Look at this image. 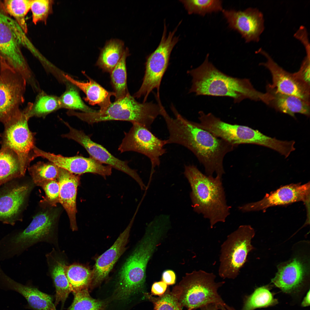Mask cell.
I'll list each match as a JSON object with an SVG mask.
<instances>
[{"label":"cell","instance_id":"6da1fadb","mask_svg":"<svg viewBox=\"0 0 310 310\" xmlns=\"http://www.w3.org/2000/svg\"><path fill=\"white\" fill-rule=\"evenodd\" d=\"M175 117H171L165 110L161 116L169 133L166 144H176L191 151L204 166L206 175L214 173L222 178L225 174L223 161L226 155L237 147L198 127L195 122L181 116L176 108L172 111Z\"/></svg>","mask_w":310,"mask_h":310},{"label":"cell","instance_id":"7a4b0ae2","mask_svg":"<svg viewBox=\"0 0 310 310\" xmlns=\"http://www.w3.org/2000/svg\"><path fill=\"white\" fill-rule=\"evenodd\" d=\"M208 56L199 66L188 71L192 78L189 93L197 96L229 97L235 103L246 99L263 102L265 93L255 89L249 79L233 77L223 73L209 61Z\"/></svg>","mask_w":310,"mask_h":310},{"label":"cell","instance_id":"3957f363","mask_svg":"<svg viewBox=\"0 0 310 310\" xmlns=\"http://www.w3.org/2000/svg\"><path fill=\"white\" fill-rule=\"evenodd\" d=\"M184 174L191 188L194 211L209 220L211 228L225 222L231 207L227 204L222 178L207 176L194 165H185Z\"/></svg>","mask_w":310,"mask_h":310},{"label":"cell","instance_id":"277c9868","mask_svg":"<svg viewBox=\"0 0 310 310\" xmlns=\"http://www.w3.org/2000/svg\"><path fill=\"white\" fill-rule=\"evenodd\" d=\"M57 214L49 210L41 212L24 229L13 230L3 237L0 240V261L18 257L40 242L57 246L58 237L55 230Z\"/></svg>","mask_w":310,"mask_h":310},{"label":"cell","instance_id":"5b68a950","mask_svg":"<svg viewBox=\"0 0 310 310\" xmlns=\"http://www.w3.org/2000/svg\"><path fill=\"white\" fill-rule=\"evenodd\" d=\"M68 114L90 124L111 120L127 121L138 123L150 130L154 120L161 115V111L158 103H140L129 92L102 110L90 113L69 111Z\"/></svg>","mask_w":310,"mask_h":310},{"label":"cell","instance_id":"8992f818","mask_svg":"<svg viewBox=\"0 0 310 310\" xmlns=\"http://www.w3.org/2000/svg\"><path fill=\"white\" fill-rule=\"evenodd\" d=\"M216 278L213 273L194 270L186 273L171 292L187 310H196L210 304L223 306L226 304L218 291L225 282H216Z\"/></svg>","mask_w":310,"mask_h":310},{"label":"cell","instance_id":"52a82bcc","mask_svg":"<svg viewBox=\"0 0 310 310\" xmlns=\"http://www.w3.org/2000/svg\"><path fill=\"white\" fill-rule=\"evenodd\" d=\"M0 8V61L20 74L30 83L35 77L26 61L20 46L26 39L25 33L14 20Z\"/></svg>","mask_w":310,"mask_h":310},{"label":"cell","instance_id":"ba28073f","mask_svg":"<svg viewBox=\"0 0 310 310\" xmlns=\"http://www.w3.org/2000/svg\"><path fill=\"white\" fill-rule=\"evenodd\" d=\"M255 232L249 225H242L227 237L221 245L218 274L221 278L234 279L246 262L253 247L251 243Z\"/></svg>","mask_w":310,"mask_h":310},{"label":"cell","instance_id":"9c48e42d","mask_svg":"<svg viewBox=\"0 0 310 310\" xmlns=\"http://www.w3.org/2000/svg\"><path fill=\"white\" fill-rule=\"evenodd\" d=\"M181 22L172 31L166 35L167 27L165 21L160 41L156 50L148 55L145 63V70L142 84L134 94V98L143 97V102L153 90L159 92L162 79L168 66L171 52L179 40V37L175 36Z\"/></svg>","mask_w":310,"mask_h":310},{"label":"cell","instance_id":"30bf717a","mask_svg":"<svg viewBox=\"0 0 310 310\" xmlns=\"http://www.w3.org/2000/svg\"><path fill=\"white\" fill-rule=\"evenodd\" d=\"M29 119L25 109H20L3 124L4 130L0 134L1 146L15 153L25 173L30 162L35 158L34 133L29 128Z\"/></svg>","mask_w":310,"mask_h":310},{"label":"cell","instance_id":"8fae6325","mask_svg":"<svg viewBox=\"0 0 310 310\" xmlns=\"http://www.w3.org/2000/svg\"><path fill=\"white\" fill-rule=\"evenodd\" d=\"M132 123L129 131L125 133L118 150L121 153L136 152L147 157L151 162L152 173L154 168L159 166L160 157L166 152L164 148L165 140L158 138L150 129L138 123Z\"/></svg>","mask_w":310,"mask_h":310},{"label":"cell","instance_id":"7c38bea8","mask_svg":"<svg viewBox=\"0 0 310 310\" xmlns=\"http://www.w3.org/2000/svg\"><path fill=\"white\" fill-rule=\"evenodd\" d=\"M0 122L4 124L25 101L27 82L20 74L0 61Z\"/></svg>","mask_w":310,"mask_h":310},{"label":"cell","instance_id":"4fadbf2b","mask_svg":"<svg viewBox=\"0 0 310 310\" xmlns=\"http://www.w3.org/2000/svg\"><path fill=\"white\" fill-rule=\"evenodd\" d=\"M16 179L0 187V222L14 226L22 220V216L28 195L30 184Z\"/></svg>","mask_w":310,"mask_h":310},{"label":"cell","instance_id":"5bb4252c","mask_svg":"<svg viewBox=\"0 0 310 310\" xmlns=\"http://www.w3.org/2000/svg\"><path fill=\"white\" fill-rule=\"evenodd\" d=\"M64 123L69 131L68 133L62 135V137L75 141L85 148L90 157L102 164H107L125 173L134 179L140 186L144 185V183L136 171L131 168L127 161L115 157L102 145L92 141L83 131L73 128L67 122Z\"/></svg>","mask_w":310,"mask_h":310},{"label":"cell","instance_id":"9a60e30c","mask_svg":"<svg viewBox=\"0 0 310 310\" xmlns=\"http://www.w3.org/2000/svg\"><path fill=\"white\" fill-rule=\"evenodd\" d=\"M310 200L309 182L301 184H291L282 186L267 193L261 200L246 204L238 207L243 212L265 210L272 206L290 204L299 201L308 205Z\"/></svg>","mask_w":310,"mask_h":310},{"label":"cell","instance_id":"2e32d148","mask_svg":"<svg viewBox=\"0 0 310 310\" xmlns=\"http://www.w3.org/2000/svg\"><path fill=\"white\" fill-rule=\"evenodd\" d=\"M257 53L264 55L266 59L265 62L260 63L270 72L272 79L271 85L279 92L299 98L309 102L310 85L300 80L295 73H290L279 65L271 56L262 48Z\"/></svg>","mask_w":310,"mask_h":310},{"label":"cell","instance_id":"e0dca14e","mask_svg":"<svg viewBox=\"0 0 310 310\" xmlns=\"http://www.w3.org/2000/svg\"><path fill=\"white\" fill-rule=\"evenodd\" d=\"M222 11L229 27L239 33L246 42L259 41L265 28L264 15L259 9L249 7L243 11L223 9Z\"/></svg>","mask_w":310,"mask_h":310},{"label":"cell","instance_id":"ac0fdd59","mask_svg":"<svg viewBox=\"0 0 310 310\" xmlns=\"http://www.w3.org/2000/svg\"><path fill=\"white\" fill-rule=\"evenodd\" d=\"M35 157L46 158L58 167L65 169L75 175H80L86 173L100 175L106 177L111 175L112 167L102 164L90 156H81L65 157L60 155L45 152L35 147Z\"/></svg>","mask_w":310,"mask_h":310},{"label":"cell","instance_id":"d6986e66","mask_svg":"<svg viewBox=\"0 0 310 310\" xmlns=\"http://www.w3.org/2000/svg\"><path fill=\"white\" fill-rule=\"evenodd\" d=\"M133 219L134 218L132 219L113 244L97 259L92 271L91 287L98 285L106 278L115 263L124 252Z\"/></svg>","mask_w":310,"mask_h":310},{"label":"cell","instance_id":"ffe728a7","mask_svg":"<svg viewBox=\"0 0 310 310\" xmlns=\"http://www.w3.org/2000/svg\"><path fill=\"white\" fill-rule=\"evenodd\" d=\"M0 289L18 292L26 299L29 307L34 310H57L50 295L16 281L4 271L0 272Z\"/></svg>","mask_w":310,"mask_h":310},{"label":"cell","instance_id":"44dd1931","mask_svg":"<svg viewBox=\"0 0 310 310\" xmlns=\"http://www.w3.org/2000/svg\"><path fill=\"white\" fill-rule=\"evenodd\" d=\"M58 171L57 179L60 187L59 202L67 214L71 229L73 231H76L78 230L76 199L78 187L80 183V175L73 174L59 167Z\"/></svg>","mask_w":310,"mask_h":310},{"label":"cell","instance_id":"7402d4cb","mask_svg":"<svg viewBox=\"0 0 310 310\" xmlns=\"http://www.w3.org/2000/svg\"><path fill=\"white\" fill-rule=\"evenodd\" d=\"M49 270L54 284L55 289V305L59 302L62 308L71 291L65 272L67 265V258L64 253L53 248L46 255Z\"/></svg>","mask_w":310,"mask_h":310},{"label":"cell","instance_id":"603a6c76","mask_svg":"<svg viewBox=\"0 0 310 310\" xmlns=\"http://www.w3.org/2000/svg\"><path fill=\"white\" fill-rule=\"evenodd\" d=\"M264 103L276 111L295 117V113L307 116L310 114L309 102L298 97L282 93L270 84L266 86Z\"/></svg>","mask_w":310,"mask_h":310},{"label":"cell","instance_id":"cb8c5ba5","mask_svg":"<svg viewBox=\"0 0 310 310\" xmlns=\"http://www.w3.org/2000/svg\"><path fill=\"white\" fill-rule=\"evenodd\" d=\"M305 274V268L296 258L278 269L272 282L283 292L287 293L296 291L301 284Z\"/></svg>","mask_w":310,"mask_h":310},{"label":"cell","instance_id":"d4e9b609","mask_svg":"<svg viewBox=\"0 0 310 310\" xmlns=\"http://www.w3.org/2000/svg\"><path fill=\"white\" fill-rule=\"evenodd\" d=\"M82 73L88 79L89 82H84L77 80L66 73L64 76L68 81L85 94L86 97L84 98L85 101L92 105H98L100 110L106 108L111 103V97L115 96V93L107 91L85 73Z\"/></svg>","mask_w":310,"mask_h":310},{"label":"cell","instance_id":"484cf974","mask_svg":"<svg viewBox=\"0 0 310 310\" xmlns=\"http://www.w3.org/2000/svg\"><path fill=\"white\" fill-rule=\"evenodd\" d=\"M18 159L12 150L2 147L0 150V187L14 179L24 176Z\"/></svg>","mask_w":310,"mask_h":310},{"label":"cell","instance_id":"4316f807","mask_svg":"<svg viewBox=\"0 0 310 310\" xmlns=\"http://www.w3.org/2000/svg\"><path fill=\"white\" fill-rule=\"evenodd\" d=\"M122 40L111 39L100 50L96 65L104 72L111 73L121 59L124 51Z\"/></svg>","mask_w":310,"mask_h":310},{"label":"cell","instance_id":"83f0119b","mask_svg":"<svg viewBox=\"0 0 310 310\" xmlns=\"http://www.w3.org/2000/svg\"><path fill=\"white\" fill-rule=\"evenodd\" d=\"M27 115L32 117H45L61 108L59 97L49 94L43 90L38 93L34 102H29L25 108Z\"/></svg>","mask_w":310,"mask_h":310},{"label":"cell","instance_id":"f1b7e54d","mask_svg":"<svg viewBox=\"0 0 310 310\" xmlns=\"http://www.w3.org/2000/svg\"><path fill=\"white\" fill-rule=\"evenodd\" d=\"M65 272L73 293L91 287L92 271L87 267L76 263L68 264L65 267Z\"/></svg>","mask_w":310,"mask_h":310},{"label":"cell","instance_id":"f546056e","mask_svg":"<svg viewBox=\"0 0 310 310\" xmlns=\"http://www.w3.org/2000/svg\"><path fill=\"white\" fill-rule=\"evenodd\" d=\"M129 55L126 48L120 60L110 73L111 82L115 93V100L122 98L128 93L127 86L126 59Z\"/></svg>","mask_w":310,"mask_h":310},{"label":"cell","instance_id":"4dcf8cb0","mask_svg":"<svg viewBox=\"0 0 310 310\" xmlns=\"http://www.w3.org/2000/svg\"><path fill=\"white\" fill-rule=\"evenodd\" d=\"M65 92L59 96L61 108L82 112H93L96 110L87 106L83 101L80 96L78 88L67 80L65 84Z\"/></svg>","mask_w":310,"mask_h":310},{"label":"cell","instance_id":"1f68e13d","mask_svg":"<svg viewBox=\"0 0 310 310\" xmlns=\"http://www.w3.org/2000/svg\"><path fill=\"white\" fill-rule=\"evenodd\" d=\"M278 301L268 287L263 286L256 289L251 295L245 298L241 310H254L259 308L275 305Z\"/></svg>","mask_w":310,"mask_h":310},{"label":"cell","instance_id":"d6a6232c","mask_svg":"<svg viewBox=\"0 0 310 310\" xmlns=\"http://www.w3.org/2000/svg\"><path fill=\"white\" fill-rule=\"evenodd\" d=\"M32 0H5L2 6L5 12L14 18L25 33L28 32L25 16L30 9Z\"/></svg>","mask_w":310,"mask_h":310},{"label":"cell","instance_id":"836d02e7","mask_svg":"<svg viewBox=\"0 0 310 310\" xmlns=\"http://www.w3.org/2000/svg\"><path fill=\"white\" fill-rule=\"evenodd\" d=\"M28 169L34 183L39 186L46 181L58 178V167L51 162H38Z\"/></svg>","mask_w":310,"mask_h":310},{"label":"cell","instance_id":"e575fe53","mask_svg":"<svg viewBox=\"0 0 310 310\" xmlns=\"http://www.w3.org/2000/svg\"><path fill=\"white\" fill-rule=\"evenodd\" d=\"M73 294V300L67 310H106L108 301L92 298L89 294L88 289Z\"/></svg>","mask_w":310,"mask_h":310},{"label":"cell","instance_id":"d590c367","mask_svg":"<svg viewBox=\"0 0 310 310\" xmlns=\"http://www.w3.org/2000/svg\"><path fill=\"white\" fill-rule=\"evenodd\" d=\"M189 14L204 16L222 11V2L219 0H181Z\"/></svg>","mask_w":310,"mask_h":310},{"label":"cell","instance_id":"8d00e7d4","mask_svg":"<svg viewBox=\"0 0 310 310\" xmlns=\"http://www.w3.org/2000/svg\"><path fill=\"white\" fill-rule=\"evenodd\" d=\"M143 295L144 299L152 303L153 310H182L183 307L168 287L163 295L158 297L147 292Z\"/></svg>","mask_w":310,"mask_h":310},{"label":"cell","instance_id":"74e56055","mask_svg":"<svg viewBox=\"0 0 310 310\" xmlns=\"http://www.w3.org/2000/svg\"><path fill=\"white\" fill-rule=\"evenodd\" d=\"M53 3L51 0H32L30 9L34 24L40 21L46 24L48 16L52 11Z\"/></svg>","mask_w":310,"mask_h":310},{"label":"cell","instance_id":"f35d334b","mask_svg":"<svg viewBox=\"0 0 310 310\" xmlns=\"http://www.w3.org/2000/svg\"><path fill=\"white\" fill-rule=\"evenodd\" d=\"M40 186L44 190L48 202L51 206H55L59 202L60 187L58 181L56 180L48 181Z\"/></svg>","mask_w":310,"mask_h":310},{"label":"cell","instance_id":"ab89813d","mask_svg":"<svg viewBox=\"0 0 310 310\" xmlns=\"http://www.w3.org/2000/svg\"><path fill=\"white\" fill-rule=\"evenodd\" d=\"M310 54H306L299 70L295 72L301 81L310 85Z\"/></svg>","mask_w":310,"mask_h":310},{"label":"cell","instance_id":"60d3db41","mask_svg":"<svg viewBox=\"0 0 310 310\" xmlns=\"http://www.w3.org/2000/svg\"><path fill=\"white\" fill-rule=\"evenodd\" d=\"M167 288V285L162 281L156 282L152 284L150 293L153 295L160 297L164 294Z\"/></svg>","mask_w":310,"mask_h":310},{"label":"cell","instance_id":"b9f144b4","mask_svg":"<svg viewBox=\"0 0 310 310\" xmlns=\"http://www.w3.org/2000/svg\"><path fill=\"white\" fill-rule=\"evenodd\" d=\"M162 280L167 285H173L176 282V274L175 272L172 270H166L162 273Z\"/></svg>","mask_w":310,"mask_h":310},{"label":"cell","instance_id":"7bdbcfd3","mask_svg":"<svg viewBox=\"0 0 310 310\" xmlns=\"http://www.w3.org/2000/svg\"><path fill=\"white\" fill-rule=\"evenodd\" d=\"M201 310H219V306L215 304H210L200 308Z\"/></svg>","mask_w":310,"mask_h":310},{"label":"cell","instance_id":"ee69618b","mask_svg":"<svg viewBox=\"0 0 310 310\" xmlns=\"http://www.w3.org/2000/svg\"><path fill=\"white\" fill-rule=\"evenodd\" d=\"M301 305L303 307L309 306L310 305V290H309L305 297L302 301Z\"/></svg>","mask_w":310,"mask_h":310},{"label":"cell","instance_id":"f6af8a7d","mask_svg":"<svg viewBox=\"0 0 310 310\" xmlns=\"http://www.w3.org/2000/svg\"><path fill=\"white\" fill-rule=\"evenodd\" d=\"M220 309L221 310H236L233 307L229 306L226 304L223 307H220Z\"/></svg>","mask_w":310,"mask_h":310}]
</instances>
